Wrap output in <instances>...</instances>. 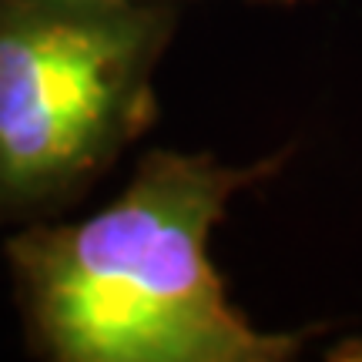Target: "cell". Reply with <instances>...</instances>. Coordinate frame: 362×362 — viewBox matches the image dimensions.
I'll return each mask as SVG.
<instances>
[{
    "label": "cell",
    "instance_id": "cell-1",
    "mask_svg": "<svg viewBox=\"0 0 362 362\" xmlns=\"http://www.w3.org/2000/svg\"><path fill=\"white\" fill-rule=\"evenodd\" d=\"M296 144L252 165L144 151L111 205L30 221L4 245L30 352L51 362H285L325 322L265 332L208 255L235 194L275 178Z\"/></svg>",
    "mask_w": 362,
    "mask_h": 362
},
{
    "label": "cell",
    "instance_id": "cell-2",
    "mask_svg": "<svg viewBox=\"0 0 362 362\" xmlns=\"http://www.w3.org/2000/svg\"><path fill=\"white\" fill-rule=\"evenodd\" d=\"M161 0H0V225L64 215L155 124Z\"/></svg>",
    "mask_w": 362,
    "mask_h": 362
},
{
    "label": "cell",
    "instance_id": "cell-3",
    "mask_svg": "<svg viewBox=\"0 0 362 362\" xmlns=\"http://www.w3.org/2000/svg\"><path fill=\"white\" fill-rule=\"evenodd\" d=\"M325 359L332 362H362V339H342L332 349H325Z\"/></svg>",
    "mask_w": 362,
    "mask_h": 362
},
{
    "label": "cell",
    "instance_id": "cell-4",
    "mask_svg": "<svg viewBox=\"0 0 362 362\" xmlns=\"http://www.w3.org/2000/svg\"><path fill=\"white\" fill-rule=\"evenodd\" d=\"M255 4H282V7H292V4H302V0H255Z\"/></svg>",
    "mask_w": 362,
    "mask_h": 362
}]
</instances>
